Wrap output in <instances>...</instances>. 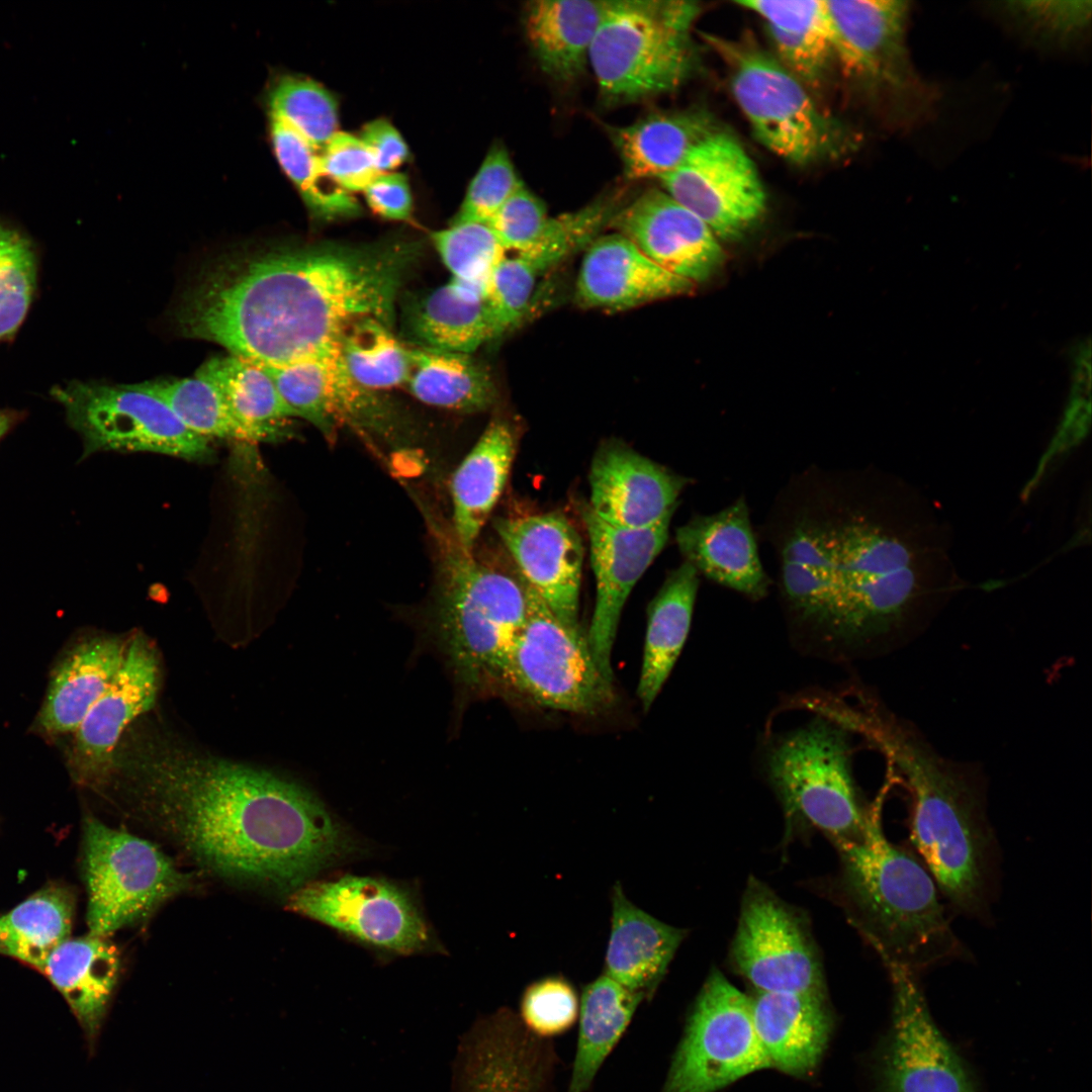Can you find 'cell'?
I'll list each match as a JSON object with an SVG mask.
<instances>
[{
	"label": "cell",
	"mask_w": 1092,
	"mask_h": 1092,
	"mask_svg": "<svg viewBox=\"0 0 1092 1092\" xmlns=\"http://www.w3.org/2000/svg\"><path fill=\"white\" fill-rule=\"evenodd\" d=\"M142 809L201 867L294 891L354 840L305 788L268 770L167 743L116 753Z\"/></svg>",
	"instance_id": "6da1fadb"
},
{
	"label": "cell",
	"mask_w": 1092,
	"mask_h": 1092,
	"mask_svg": "<svg viewBox=\"0 0 1092 1092\" xmlns=\"http://www.w3.org/2000/svg\"><path fill=\"white\" fill-rule=\"evenodd\" d=\"M414 242L320 243L248 251L213 264L178 311L180 331L265 366L312 358L357 320L391 328Z\"/></svg>",
	"instance_id": "7a4b0ae2"
},
{
	"label": "cell",
	"mask_w": 1092,
	"mask_h": 1092,
	"mask_svg": "<svg viewBox=\"0 0 1092 1092\" xmlns=\"http://www.w3.org/2000/svg\"><path fill=\"white\" fill-rule=\"evenodd\" d=\"M846 724L872 739L905 778L911 841L941 892L963 914H983L995 839L975 770L944 758L912 725L872 702L852 707Z\"/></svg>",
	"instance_id": "3957f363"
},
{
	"label": "cell",
	"mask_w": 1092,
	"mask_h": 1092,
	"mask_svg": "<svg viewBox=\"0 0 1092 1092\" xmlns=\"http://www.w3.org/2000/svg\"><path fill=\"white\" fill-rule=\"evenodd\" d=\"M857 924L889 969L915 974L962 954L927 869L887 839L876 810L864 831L835 840Z\"/></svg>",
	"instance_id": "277c9868"
},
{
	"label": "cell",
	"mask_w": 1092,
	"mask_h": 1092,
	"mask_svg": "<svg viewBox=\"0 0 1092 1092\" xmlns=\"http://www.w3.org/2000/svg\"><path fill=\"white\" fill-rule=\"evenodd\" d=\"M428 518L438 554L432 621L437 644L464 686L479 689L499 682L527 616L525 585L519 575L479 561L451 527Z\"/></svg>",
	"instance_id": "5b68a950"
},
{
	"label": "cell",
	"mask_w": 1092,
	"mask_h": 1092,
	"mask_svg": "<svg viewBox=\"0 0 1092 1092\" xmlns=\"http://www.w3.org/2000/svg\"><path fill=\"white\" fill-rule=\"evenodd\" d=\"M816 510L828 549L834 639L879 643L898 631L914 607V555L888 528L840 502Z\"/></svg>",
	"instance_id": "8992f818"
},
{
	"label": "cell",
	"mask_w": 1092,
	"mask_h": 1092,
	"mask_svg": "<svg viewBox=\"0 0 1092 1092\" xmlns=\"http://www.w3.org/2000/svg\"><path fill=\"white\" fill-rule=\"evenodd\" d=\"M694 1L613 0L588 56L599 95L619 105L672 92L698 71Z\"/></svg>",
	"instance_id": "52a82bcc"
},
{
	"label": "cell",
	"mask_w": 1092,
	"mask_h": 1092,
	"mask_svg": "<svg viewBox=\"0 0 1092 1092\" xmlns=\"http://www.w3.org/2000/svg\"><path fill=\"white\" fill-rule=\"evenodd\" d=\"M706 39L728 66L733 96L767 150L807 166L840 158L856 146V136L822 110L776 56L752 40Z\"/></svg>",
	"instance_id": "ba28073f"
},
{
	"label": "cell",
	"mask_w": 1092,
	"mask_h": 1092,
	"mask_svg": "<svg viewBox=\"0 0 1092 1092\" xmlns=\"http://www.w3.org/2000/svg\"><path fill=\"white\" fill-rule=\"evenodd\" d=\"M834 63L904 129L932 114L938 93L923 80L907 47L908 1L826 0Z\"/></svg>",
	"instance_id": "9c48e42d"
},
{
	"label": "cell",
	"mask_w": 1092,
	"mask_h": 1092,
	"mask_svg": "<svg viewBox=\"0 0 1092 1092\" xmlns=\"http://www.w3.org/2000/svg\"><path fill=\"white\" fill-rule=\"evenodd\" d=\"M797 728L769 748L766 776L786 813L830 835L852 839L871 813L859 803L843 727L825 718Z\"/></svg>",
	"instance_id": "30bf717a"
},
{
	"label": "cell",
	"mask_w": 1092,
	"mask_h": 1092,
	"mask_svg": "<svg viewBox=\"0 0 1092 1092\" xmlns=\"http://www.w3.org/2000/svg\"><path fill=\"white\" fill-rule=\"evenodd\" d=\"M523 583L527 616L510 647L499 682L557 711L593 715L610 708L616 696L614 682L600 670L586 636L562 623Z\"/></svg>",
	"instance_id": "8fae6325"
},
{
	"label": "cell",
	"mask_w": 1092,
	"mask_h": 1092,
	"mask_svg": "<svg viewBox=\"0 0 1092 1092\" xmlns=\"http://www.w3.org/2000/svg\"><path fill=\"white\" fill-rule=\"evenodd\" d=\"M83 849L87 924L92 935L108 937L145 920L191 883L190 876L156 845L93 816L84 819Z\"/></svg>",
	"instance_id": "7c38bea8"
},
{
	"label": "cell",
	"mask_w": 1092,
	"mask_h": 1092,
	"mask_svg": "<svg viewBox=\"0 0 1092 1092\" xmlns=\"http://www.w3.org/2000/svg\"><path fill=\"white\" fill-rule=\"evenodd\" d=\"M52 396L65 408L84 443V457L95 452H148L187 461L211 462V441L190 431L158 397L138 384L72 380Z\"/></svg>",
	"instance_id": "4fadbf2b"
},
{
	"label": "cell",
	"mask_w": 1092,
	"mask_h": 1092,
	"mask_svg": "<svg viewBox=\"0 0 1092 1092\" xmlns=\"http://www.w3.org/2000/svg\"><path fill=\"white\" fill-rule=\"evenodd\" d=\"M770 1068L757 1037L750 997L720 972L706 980L661 1092H715Z\"/></svg>",
	"instance_id": "5bb4252c"
},
{
	"label": "cell",
	"mask_w": 1092,
	"mask_h": 1092,
	"mask_svg": "<svg viewBox=\"0 0 1092 1092\" xmlns=\"http://www.w3.org/2000/svg\"><path fill=\"white\" fill-rule=\"evenodd\" d=\"M731 961L759 992L825 997L821 963L805 923L755 880L744 893Z\"/></svg>",
	"instance_id": "9a60e30c"
},
{
	"label": "cell",
	"mask_w": 1092,
	"mask_h": 1092,
	"mask_svg": "<svg viewBox=\"0 0 1092 1092\" xmlns=\"http://www.w3.org/2000/svg\"><path fill=\"white\" fill-rule=\"evenodd\" d=\"M659 180L662 190L718 239L741 238L765 211L766 194L753 161L735 138L720 129Z\"/></svg>",
	"instance_id": "2e32d148"
},
{
	"label": "cell",
	"mask_w": 1092,
	"mask_h": 1092,
	"mask_svg": "<svg viewBox=\"0 0 1092 1092\" xmlns=\"http://www.w3.org/2000/svg\"><path fill=\"white\" fill-rule=\"evenodd\" d=\"M286 907L366 943L399 953L429 944L428 927L412 897L386 881L345 876L305 883Z\"/></svg>",
	"instance_id": "e0dca14e"
},
{
	"label": "cell",
	"mask_w": 1092,
	"mask_h": 1092,
	"mask_svg": "<svg viewBox=\"0 0 1092 1092\" xmlns=\"http://www.w3.org/2000/svg\"><path fill=\"white\" fill-rule=\"evenodd\" d=\"M261 366L293 417L310 423L326 438L333 439L344 425L367 437L388 441L395 438L396 419L374 391L352 379L342 361L339 343L312 358L282 366Z\"/></svg>",
	"instance_id": "ac0fdd59"
},
{
	"label": "cell",
	"mask_w": 1092,
	"mask_h": 1092,
	"mask_svg": "<svg viewBox=\"0 0 1092 1092\" xmlns=\"http://www.w3.org/2000/svg\"><path fill=\"white\" fill-rule=\"evenodd\" d=\"M596 578V602L586 640L602 673L614 682L612 651L625 603L664 548L672 515L646 529H626L580 510Z\"/></svg>",
	"instance_id": "d6986e66"
},
{
	"label": "cell",
	"mask_w": 1092,
	"mask_h": 1092,
	"mask_svg": "<svg viewBox=\"0 0 1092 1092\" xmlns=\"http://www.w3.org/2000/svg\"><path fill=\"white\" fill-rule=\"evenodd\" d=\"M889 972L894 1006L884 1092H973L961 1059L929 1014L916 975L900 969Z\"/></svg>",
	"instance_id": "ffe728a7"
},
{
	"label": "cell",
	"mask_w": 1092,
	"mask_h": 1092,
	"mask_svg": "<svg viewBox=\"0 0 1092 1092\" xmlns=\"http://www.w3.org/2000/svg\"><path fill=\"white\" fill-rule=\"evenodd\" d=\"M159 662L154 647L142 634L127 639L120 666L108 688L77 730L70 751L74 777L98 785L113 770L120 737L128 724L156 703Z\"/></svg>",
	"instance_id": "44dd1931"
},
{
	"label": "cell",
	"mask_w": 1092,
	"mask_h": 1092,
	"mask_svg": "<svg viewBox=\"0 0 1092 1092\" xmlns=\"http://www.w3.org/2000/svg\"><path fill=\"white\" fill-rule=\"evenodd\" d=\"M493 527L519 576L565 625L580 630L579 592L583 545L572 523L559 512L497 518Z\"/></svg>",
	"instance_id": "7402d4cb"
},
{
	"label": "cell",
	"mask_w": 1092,
	"mask_h": 1092,
	"mask_svg": "<svg viewBox=\"0 0 1092 1092\" xmlns=\"http://www.w3.org/2000/svg\"><path fill=\"white\" fill-rule=\"evenodd\" d=\"M610 226L655 264L694 284L711 278L725 260L711 229L662 189L626 202Z\"/></svg>",
	"instance_id": "603a6c76"
},
{
	"label": "cell",
	"mask_w": 1092,
	"mask_h": 1092,
	"mask_svg": "<svg viewBox=\"0 0 1092 1092\" xmlns=\"http://www.w3.org/2000/svg\"><path fill=\"white\" fill-rule=\"evenodd\" d=\"M588 480V509L601 520L626 529L650 528L673 515L689 482L617 441L599 447Z\"/></svg>",
	"instance_id": "cb8c5ba5"
},
{
	"label": "cell",
	"mask_w": 1092,
	"mask_h": 1092,
	"mask_svg": "<svg viewBox=\"0 0 1092 1092\" xmlns=\"http://www.w3.org/2000/svg\"><path fill=\"white\" fill-rule=\"evenodd\" d=\"M694 287L614 232L601 235L585 250L574 299L583 308L618 311L689 294Z\"/></svg>",
	"instance_id": "d4e9b609"
},
{
	"label": "cell",
	"mask_w": 1092,
	"mask_h": 1092,
	"mask_svg": "<svg viewBox=\"0 0 1092 1092\" xmlns=\"http://www.w3.org/2000/svg\"><path fill=\"white\" fill-rule=\"evenodd\" d=\"M685 561L699 574L749 599L767 594L763 569L744 497L711 515H697L675 531Z\"/></svg>",
	"instance_id": "484cf974"
},
{
	"label": "cell",
	"mask_w": 1092,
	"mask_h": 1092,
	"mask_svg": "<svg viewBox=\"0 0 1092 1092\" xmlns=\"http://www.w3.org/2000/svg\"><path fill=\"white\" fill-rule=\"evenodd\" d=\"M611 930L605 973L628 990L651 998L687 931L633 904L619 882L612 889Z\"/></svg>",
	"instance_id": "4316f807"
},
{
	"label": "cell",
	"mask_w": 1092,
	"mask_h": 1092,
	"mask_svg": "<svg viewBox=\"0 0 1092 1092\" xmlns=\"http://www.w3.org/2000/svg\"><path fill=\"white\" fill-rule=\"evenodd\" d=\"M750 999L754 1028L770 1068L794 1076L811 1072L831 1028L825 997L757 991Z\"/></svg>",
	"instance_id": "83f0119b"
},
{
	"label": "cell",
	"mask_w": 1092,
	"mask_h": 1092,
	"mask_svg": "<svg viewBox=\"0 0 1092 1092\" xmlns=\"http://www.w3.org/2000/svg\"><path fill=\"white\" fill-rule=\"evenodd\" d=\"M611 1L534 0L523 8L522 25L541 71L569 84L588 65V56Z\"/></svg>",
	"instance_id": "f1b7e54d"
},
{
	"label": "cell",
	"mask_w": 1092,
	"mask_h": 1092,
	"mask_svg": "<svg viewBox=\"0 0 1092 1092\" xmlns=\"http://www.w3.org/2000/svg\"><path fill=\"white\" fill-rule=\"evenodd\" d=\"M517 434L506 420H492L453 473L451 529L472 550L509 478Z\"/></svg>",
	"instance_id": "f546056e"
},
{
	"label": "cell",
	"mask_w": 1092,
	"mask_h": 1092,
	"mask_svg": "<svg viewBox=\"0 0 1092 1092\" xmlns=\"http://www.w3.org/2000/svg\"><path fill=\"white\" fill-rule=\"evenodd\" d=\"M127 640L101 636L75 646L53 673L37 718L47 734L74 733L122 661Z\"/></svg>",
	"instance_id": "4dcf8cb0"
},
{
	"label": "cell",
	"mask_w": 1092,
	"mask_h": 1092,
	"mask_svg": "<svg viewBox=\"0 0 1092 1092\" xmlns=\"http://www.w3.org/2000/svg\"><path fill=\"white\" fill-rule=\"evenodd\" d=\"M718 130L712 115L689 108L653 112L624 126L609 127L627 180L661 179L691 150Z\"/></svg>",
	"instance_id": "1f68e13d"
},
{
	"label": "cell",
	"mask_w": 1092,
	"mask_h": 1092,
	"mask_svg": "<svg viewBox=\"0 0 1092 1092\" xmlns=\"http://www.w3.org/2000/svg\"><path fill=\"white\" fill-rule=\"evenodd\" d=\"M475 1058L473 1092H553V1058L542 1037L521 1018L503 1011Z\"/></svg>",
	"instance_id": "d6a6232c"
},
{
	"label": "cell",
	"mask_w": 1092,
	"mask_h": 1092,
	"mask_svg": "<svg viewBox=\"0 0 1092 1092\" xmlns=\"http://www.w3.org/2000/svg\"><path fill=\"white\" fill-rule=\"evenodd\" d=\"M782 590L793 618L834 635L835 608L825 574L828 550L817 512L793 521L780 546Z\"/></svg>",
	"instance_id": "836d02e7"
},
{
	"label": "cell",
	"mask_w": 1092,
	"mask_h": 1092,
	"mask_svg": "<svg viewBox=\"0 0 1092 1092\" xmlns=\"http://www.w3.org/2000/svg\"><path fill=\"white\" fill-rule=\"evenodd\" d=\"M699 581V572L684 561L667 575L648 606L637 687V696L644 711L653 705L687 641Z\"/></svg>",
	"instance_id": "e575fe53"
},
{
	"label": "cell",
	"mask_w": 1092,
	"mask_h": 1092,
	"mask_svg": "<svg viewBox=\"0 0 1092 1092\" xmlns=\"http://www.w3.org/2000/svg\"><path fill=\"white\" fill-rule=\"evenodd\" d=\"M735 4L763 20L777 58L807 88L823 83L834 62L825 0H740Z\"/></svg>",
	"instance_id": "d590c367"
},
{
	"label": "cell",
	"mask_w": 1092,
	"mask_h": 1092,
	"mask_svg": "<svg viewBox=\"0 0 1092 1092\" xmlns=\"http://www.w3.org/2000/svg\"><path fill=\"white\" fill-rule=\"evenodd\" d=\"M119 953L107 938H69L48 958L41 973L63 994L90 1037L98 1032L119 974Z\"/></svg>",
	"instance_id": "8d00e7d4"
},
{
	"label": "cell",
	"mask_w": 1092,
	"mask_h": 1092,
	"mask_svg": "<svg viewBox=\"0 0 1092 1092\" xmlns=\"http://www.w3.org/2000/svg\"><path fill=\"white\" fill-rule=\"evenodd\" d=\"M220 393L251 443H276L290 437L292 412L260 365L231 354L213 357L196 371Z\"/></svg>",
	"instance_id": "74e56055"
},
{
	"label": "cell",
	"mask_w": 1092,
	"mask_h": 1092,
	"mask_svg": "<svg viewBox=\"0 0 1092 1092\" xmlns=\"http://www.w3.org/2000/svg\"><path fill=\"white\" fill-rule=\"evenodd\" d=\"M407 326L416 346L470 354L495 338L484 294L451 281L418 301Z\"/></svg>",
	"instance_id": "f35d334b"
},
{
	"label": "cell",
	"mask_w": 1092,
	"mask_h": 1092,
	"mask_svg": "<svg viewBox=\"0 0 1092 1092\" xmlns=\"http://www.w3.org/2000/svg\"><path fill=\"white\" fill-rule=\"evenodd\" d=\"M410 392L429 405L461 413L490 408L497 390L489 372L470 354L411 346Z\"/></svg>",
	"instance_id": "ab89813d"
},
{
	"label": "cell",
	"mask_w": 1092,
	"mask_h": 1092,
	"mask_svg": "<svg viewBox=\"0 0 1092 1092\" xmlns=\"http://www.w3.org/2000/svg\"><path fill=\"white\" fill-rule=\"evenodd\" d=\"M644 1000L603 974L584 986L579 1031L568 1092H586L603 1062Z\"/></svg>",
	"instance_id": "60d3db41"
},
{
	"label": "cell",
	"mask_w": 1092,
	"mask_h": 1092,
	"mask_svg": "<svg viewBox=\"0 0 1092 1092\" xmlns=\"http://www.w3.org/2000/svg\"><path fill=\"white\" fill-rule=\"evenodd\" d=\"M75 899L62 886L47 887L0 917V953L42 970L70 938Z\"/></svg>",
	"instance_id": "b9f144b4"
},
{
	"label": "cell",
	"mask_w": 1092,
	"mask_h": 1092,
	"mask_svg": "<svg viewBox=\"0 0 1092 1092\" xmlns=\"http://www.w3.org/2000/svg\"><path fill=\"white\" fill-rule=\"evenodd\" d=\"M270 133L278 163L315 218L333 220L361 212L357 200L325 174L317 149L273 116H270Z\"/></svg>",
	"instance_id": "7bdbcfd3"
},
{
	"label": "cell",
	"mask_w": 1092,
	"mask_h": 1092,
	"mask_svg": "<svg viewBox=\"0 0 1092 1092\" xmlns=\"http://www.w3.org/2000/svg\"><path fill=\"white\" fill-rule=\"evenodd\" d=\"M389 329L364 317L350 324L339 339L346 370L356 383L372 391L405 384L411 373L410 349Z\"/></svg>",
	"instance_id": "ee69618b"
},
{
	"label": "cell",
	"mask_w": 1092,
	"mask_h": 1092,
	"mask_svg": "<svg viewBox=\"0 0 1092 1092\" xmlns=\"http://www.w3.org/2000/svg\"><path fill=\"white\" fill-rule=\"evenodd\" d=\"M626 202L624 193L601 195L583 207L548 217L537 241L519 253L538 273H545L578 251L586 250Z\"/></svg>",
	"instance_id": "f6af8a7d"
},
{
	"label": "cell",
	"mask_w": 1092,
	"mask_h": 1092,
	"mask_svg": "<svg viewBox=\"0 0 1092 1092\" xmlns=\"http://www.w3.org/2000/svg\"><path fill=\"white\" fill-rule=\"evenodd\" d=\"M144 391L165 402L192 432L208 440L251 443L236 421L219 391L208 381L194 376L136 383Z\"/></svg>",
	"instance_id": "bcb514c9"
},
{
	"label": "cell",
	"mask_w": 1092,
	"mask_h": 1092,
	"mask_svg": "<svg viewBox=\"0 0 1092 1092\" xmlns=\"http://www.w3.org/2000/svg\"><path fill=\"white\" fill-rule=\"evenodd\" d=\"M270 116L276 117L321 151L338 131L333 95L308 78L286 75L268 93Z\"/></svg>",
	"instance_id": "7dc6e473"
},
{
	"label": "cell",
	"mask_w": 1092,
	"mask_h": 1092,
	"mask_svg": "<svg viewBox=\"0 0 1092 1092\" xmlns=\"http://www.w3.org/2000/svg\"><path fill=\"white\" fill-rule=\"evenodd\" d=\"M993 9L1027 39L1064 49L1084 38L1090 27L1092 2L1003 1L994 3Z\"/></svg>",
	"instance_id": "c3c4849f"
},
{
	"label": "cell",
	"mask_w": 1092,
	"mask_h": 1092,
	"mask_svg": "<svg viewBox=\"0 0 1092 1092\" xmlns=\"http://www.w3.org/2000/svg\"><path fill=\"white\" fill-rule=\"evenodd\" d=\"M432 239L452 280L484 294L491 273L507 253L488 223H452Z\"/></svg>",
	"instance_id": "681fc988"
},
{
	"label": "cell",
	"mask_w": 1092,
	"mask_h": 1092,
	"mask_svg": "<svg viewBox=\"0 0 1092 1092\" xmlns=\"http://www.w3.org/2000/svg\"><path fill=\"white\" fill-rule=\"evenodd\" d=\"M37 258L31 241L11 229L0 248V343L15 336L36 289Z\"/></svg>",
	"instance_id": "f907efd6"
},
{
	"label": "cell",
	"mask_w": 1092,
	"mask_h": 1092,
	"mask_svg": "<svg viewBox=\"0 0 1092 1092\" xmlns=\"http://www.w3.org/2000/svg\"><path fill=\"white\" fill-rule=\"evenodd\" d=\"M523 184L507 149L500 145L491 147L470 181L452 223H488Z\"/></svg>",
	"instance_id": "816d5d0a"
},
{
	"label": "cell",
	"mask_w": 1092,
	"mask_h": 1092,
	"mask_svg": "<svg viewBox=\"0 0 1092 1092\" xmlns=\"http://www.w3.org/2000/svg\"><path fill=\"white\" fill-rule=\"evenodd\" d=\"M539 275L520 255L505 256L491 273L484 300L495 338L515 327L526 312Z\"/></svg>",
	"instance_id": "f5cc1de1"
},
{
	"label": "cell",
	"mask_w": 1092,
	"mask_h": 1092,
	"mask_svg": "<svg viewBox=\"0 0 1092 1092\" xmlns=\"http://www.w3.org/2000/svg\"><path fill=\"white\" fill-rule=\"evenodd\" d=\"M578 1015L572 984L561 976H548L530 984L521 999V1020L540 1037L563 1033Z\"/></svg>",
	"instance_id": "db71d44e"
},
{
	"label": "cell",
	"mask_w": 1092,
	"mask_h": 1092,
	"mask_svg": "<svg viewBox=\"0 0 1092 1092\" xmlns=\"http://www.w3.org/2000/svg\"><path fill=\"white\" fill-rule=\"evenodd\" d=\"M549 217L545 203L523 184L488 221L503 249L516 254L528 250Z\"/></svg>",
	"instance_id": "11a10c76"
},
{
	"label": "cell",
	"mask_w": 1092,
	"mask_h": 1092,
	"mask_svg": "<svg viewBox=\"0 0 1092 1092\" xmlns=\"http://www.w3.org/2000/svg\"><path fill=\"white\" fill-rule=\"evenodd\" d=\"M325 174L347 192L364 191L381 172L364 145L351 133L337 131L320 152Z\"/></svg>",
	"instance_id": "9f6ffc18"
},
{
	"label": "cell",
	"mask_w": 1092,
	"mask_h": 1092,
	"mask_svg": "<svg viewBox=\"0 0 1092 1092\" xmlns=\"http://www.w3.org/2000/svg\"><path fill=\"white\" fill-rule=\"evenodd\" d=\"M364 194L371 209L384 218L404 220L411 216L413 199L404 174L382 172L365 188Z\"/></svg>",
	"instance_id": "6f0895ef"
},
{
	"label": "cell",
	"mask_w": 1092,
	"mask_h": 1092,
	"mask_svg": "<svg viewBox=\"0 0 1092 1092\" xmlns=\"http://www.w3.org/2000/svg\"><path fill=\"white\" fill-rule=\"evenodd\" d=\"M359 138L371 153L381 173L397 168L408 157V150L402 136L385 119L379 118L368 122Z\"/></svg>",
	"instance_id": "680465c9"
},
{
	"label": "cell",
	"mask_w": 1092,
	"mask_h": 1092,
	"mask_svg": "<svg viewBox=\"0 0 1092 1092\" xmlns=\"http://www.w3.org/2000/svg\"><path fill=\"white\" fill-rule=\"evenodd\" d=\"M21 412L5 408L0 410V440L22 420Z\"/></svg>",
	"instance_id": "91938a15"
},
{
	"label": "cell",
	"mask_w": 1092,
	"mask_h": 1092,
	"mask_svg": "<svg viewBox=\"0 0 1092 1092\" xmlns=\"http://www.w3.org/2000/svg\"><path fill=\"white\" fill-rule=\"evenodd\" d=\"M11 229H12V226H9L8 224L0 222V248L3 245L4 241L6 240L7 236L9 235Z\"/></svg>",
	"instance_id": "94428289"
}]
</instances>
